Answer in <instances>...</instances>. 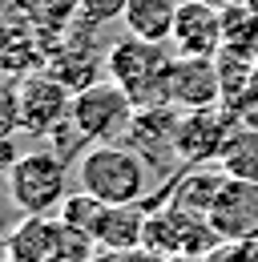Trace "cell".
Returning a JSON list of instances; mask_svg holds the SVG:
<instances>
[{
	"mask_svg": "<svg viewBox=\"0 0 258 262\" xmlns=\"http://www.w3.org/2000/svg\"><path fill=\"white\" fill-rule=\"evenodd\" d=\"M234 113L230 109H218V105H210V109H190V113H182V121H178V158L182 165H198V162H214L218 158V149H222L226 133L234 129Z\"/></svg>",
	"mask_w": 258,
	"mask_h": 262,
	"instance_id": "9",
	"label": "cell"
},
{
	"mask_svg": "<svg viewBox=\"0 0 258 262\" xmlns=\"http://www.w3.org/2000/svg\"><path fill=\"white\" fill-rule=\"evenodd\" d=\"M206 262H250V246L246 242H218L210 254H206Z\"/></svg>",
	"mask_w": 258,
	"mask_h": 262,
	"instance_id": "20",
	"label": "cell"
},
{
	"mask_svg": "<svg viewBox=\"0 0 258 262\" xmlns=\"http://www.w3.org/2000/svg\"><path fill=\"white\" fill-rule=\"evenodd\" d=\"M16 93H20V133L32 137H49V133L69 121V109H73V89L61 85L53 73H29L16 81Z\"/></svg>",
	"mask_w": 258,
	"mask_h": 262,
	"instance_id": "6",
	"label": "cell"
},
{
	"mask_svg": "<svg viewBox=\"0 0 258 262\" xmlns=\"http://www.w3.org/2000/svg\"><path fill=\"white\" fill-rule=\"evenodd\" d=\"M169 101L190 113V109H210L222 101V73L218 57H178L169 69Z\"/></svg>",
	"mask_w": 258,
	"mask_h": 262,
	"instance_id": "11",
	"label": "cell"
},
{
	"mask_svg": "<svg viewBox=\"0 0 258 262\" xmlns=\"http://www.w3.org/2000/svg\"><path fill=\"white\" fill-rule=\"evenodd\" d=\"M169 45L178 57H218L226 49L222 8H214L210 0H178Z\"/></svg>",
	"mask_w": 258,
	"mask_h": 262,
	"instance_id": "7",
	"label": "cell"
},
{
	"mask_svg": "<svg viewBox=\"0 0 258 262\" xmlns=\"http://www.w3.org/2000/svg\"><path fill=\"white\" fill-rule=\"evenodd\" d=\"M129 0H77V20L85 25H109V20H121L125 16Z\"/></svg>",
	"mask_w": 258,
	"mask_h": 262,
	"instance_id": "19",
	"label": "cell"
},
{
	"mask_svg": "<svg viewBox=\"0 0 258 262\" xmlns=\"http://www.w3.org/2000/svg\"><path fill=\"white\" fill-rule=\"evenodd\" d=\"M178 57L165 53V45L129 36L105 49V77L125 89L137 109L145 105H174L169 101V69Z\"/></svg>",
	"mask_w": 258,
	"mask_h": 262,
	"instance_id": "2",
	"label": "cell"
},
{
	"mask_svg": "<svg viewBox=\"0 0 258 262\" xmlns=\"http://www.w3.org/2000/svg\"><path fill=\"white\" fill-rule=\"evenodd\" d=\"M105 210H109V202H101V198H93L89 190H77V186H73L69 198L61 202V210H57V218H61L64 226L85 230V234H93V238H97V226H101Z\"/></svg>",
	"mask_w": 258,
	"mask_h": 262,
	"instance_id": "17",
	"label": "cell"
},
{
	"mask_svg": "<svg viewBox=\"0 0 258 262\" xmlns=\"http://www.w3.org/2000/svg\"><path fill=\"white\" fill-rule=\"evenodd\" d=\"M113 262H169V258H161V254H154V250H125V254H113Z\"/></svg>",
	"mask_w": 258,
	"mask_h": 262,
	"instance_id": "21",
	"label": "cell"
},
{
	"mask_svg": "<svg viewBox=\"0 0 258 262\" xmlns=\"http://www.w3.org/2000/svg\"><path fill=\"white\" fill-rule=\"evenodd\" d=\"M4 262H64V226L57 214H25L4 238Z\"/></svg>",
	"mask_w": 258,
	"mask_h": 262,
	"instance_id": "10",
	"label": "cell"
},
{
	"mask_svg": "<svg viewBox=\"0 0 258 262\" xmlns=\"http://www.w3.org/2000/svg\"><path fill=\"white\" fill-rule=\"evenodd\" d=\"M174 16H178V0H129L121 25H125L129 36H141V40H154V45H169Z\"/></svg>",
	"mask_w": 258,
	"mask_h": 262,
	"instance_id": "15",
	"label": "cell"
},
{
	"mask_svg": "<svg viewBox=\"0 0 258 262\" xmlns=\"http://www.w3.org/2000/svg\"><path fill=\"white\" fill-rule=\"evenodd\" d=\"M73 169L53 145H36L8 165V202L20 214H57L69 198Z\"/></svg>",
	"mask_w": 258,
	"mask_h": 262,
	"instance_id": "3",
	"label": "cell"
},
{
	"mask_svg": "<svg viewBox=\"0 0 258 262\" xmlns=\"http://www.w3.org/2000/svg\"><path fill=\"white\" fill-rule=\"evenodd\" d=\"M226 178H230V173H226L218 162H198V165H190L186 173L169 178L165 202L178 206V210H190V214H210V206H214L218 190L226 186Z\"/></svg>",
	"mask_w": 258,
	"mask_h": 262,
	"instance_id": "13",
	"label": "cell"
},
{
	"mask_svg": "<svg viewBox=\"0 0 258 262\" xmlns=\"http://www.w3.org/2000/svg\"><path fill=\"white\" fill-rule=\"evenodd\" d=\"M137 113V105L125 89L109 77H101L93 85H85L81 93H73V109L69 121L77 125V133L93 145V141H117L125 133L129 117Z\"/></svg>",
	"mask_w": 258,
	"mask_h": 262,
	"instance_id": "4",
	"label": "cell"
},
{
	"mask_svg": "<svg viewBox=\"0 0 258 262\" xmlns=\"http://www.w3.org/2000/svg\"><path fill=\"white\" fill-rule=\"evenodd\" d=\"M73 182H77V190H89L109 206H125V202L145 198L149 165L125 141H93L81 149V158L73 165Z\"/></svg>",
	"mask_w": 258,
	"mask_h": 262,
	"instance_id": "1",
	"label": "cell"
},
{
	"mask_svg": "<svg viewBox=\"0 0 258 262\" xmlns=\"http://www.w3.org/2000/svg\"><path fill=\"white\" fill-rule=\"evenodd\" d=\"M77 25H81V29L73 36L64 33V49H57V53L45 61V73H53L61 85L73 89V93H81L85 85L101 81V77H97V65L105 61V57L97 53V45L89 40V33H85L89 25H85V20H77Z\"/></svg>",
	"mask_w": 258,
	"mask_h": 262,
	"instance_id": "12",
	"label": "cell"
},
{
	"mask_svg": "<svg viewBox=\"0 0 258 262\" xmlns=\"http://www.w3.org/2000/svg\"><path fill=\"white\" fill-rule=\"evenodd\" d=\"M145 222H149V206L145 202H125V206H109L101 226H97V246L105 254H125L145 246Z\"/></svg>",
	"mask_w": 258,
	"mask_h": 262,
	"instance_id": "14",
	"label": "cell"
},
{
	"mask_svg": "<svg viewBox=\"0 0 258 262\" xmlns=\"http://www.w3.org/2000/svg\"><path fill=\"white\" fill-rule=\"evenodd\" d=\"M25 20H32L40 33H69L77 20V0H16Z\"/></svg>",
	"mask_w": 258,
	"mask_h": 262,
	"instance_id": "18",
	"label": "cell"
},
{
	"mask_svg": "<svg viewBox=\"0 0 258 262\" xmlns=\"http://www.w3.org/2000/svg\"><path fill=\"white\" fill-rule=\"evenodd\" d=\"M246 246H250V262H258V238H254V242H246Z\"/></svg>",
	"mask_w": 258,
	"mask_h": 262,
	"instance_id": "23",
	"label": "cell"
},
{
	"mask_svg": "<svg viewBox=\"0 0 258 262\" xmlns=\"http://www.w3.org/2000/svg\"><path fill=\"white\" fill-rule=\"evenodd\" d=\"M169 262H206V258H198V254H174Z\"/></svg>",
	"mask_w": 258,
	"mask_h": 262,
	"instance_id": "22",
	"label": "cell"
},
{
	"mask_svg": "<svg viewBox=\"0 0 258 262\" xmlns=\"http://www.w3.org/2000/svg\"><path fill=\"white\" fill-rule=\"evenodd\" d=\"M178 121H182L178 105H145L129 117L125 133L117 141H125L133 154H141V162L154 173L174 178V165H182V158H178Z\"/></svg>",
	"mask_w": 258,
	"mask_h": 262,
	"instance_id": "5",
	"label": "cell"
},
{
	"mask_svg": "<svg viewBox=\"0 0 258 262\" xmlns=\"http://www.w3.org/2000/svg\"><path fill=\"white\" fill-rule=\"evenodd\" d=\"M206 218L214 222V230L226 242H254L258 238V182L226 178V186L218 190Z\"/></svg>",
	"mask_w": 258,
	"mask_h": 262,
	"instance_id": "8",
	"label": "cell"
},
{
	"mask_svg": "<svg viewBox=\"0 0 258 262\" xmlns=\"http://www.w3.org/2000/svg\"><path fill=\"white\" fill-rule=\"evenodd\" d=\"M214 162L222 165L230 178H242V182H258V125H234L226 133L222 149Z\"/></svg>",
	"mask_w": 258,
	"mask_h": 262,
	"instance_id": "16",
	"label": "cell"
}]
</instances>
